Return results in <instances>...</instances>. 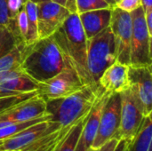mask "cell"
<instances>
[{
	"label": "cell",
	"instance_id": "obj_1",
	"mask_svg": "<svg viewBox=\"0 0 152 151\" xmlns=\"http://www.w3.org/2000/svg\"><path fill=\"white\" fill-rule=\"evenodd\" d=\"M20 52V68L37 83L53 77L67 66L52 36L26 45L21 43Z\"/></svg>",
	"mask_w": 152,
	"mask_h": 151
},
{
	"label": "cell",
	"instance_id": "obj_2",
	"mask_svg": "<svg viewBox=\"0 0 152 151\" xmlns=\"http://www.w3.org/2000/svg\"><path fill=\"white\" fill-rule=\"evenodd\" d=\"M52 36L59 46L66 64L77 73L85 85L95 87L87 69V39L78 13H70Z\"/></svg>",
	"mask_w": 152,
	"mask_h": 151
},
{
	"label": "cell",
	"instance_id": "obj_3",
	"mask_svg": "<svg viewBox=\"0 0 152 151\" xmlns=\"http://www.w3.org/2000/svg\"><path fill=\"white\" fill-rule=\"evenodd\" d=\"M104 92L101 86L95 88L85 85L69 96L45 101L46 112L52 115V120L57 122L60 126H72L90 112Z\"/></svg>",
	"mask_w": 152,
	"mask_h": 151
},
{
	"label": "cell",
	"instance_id": "obj_4",
	"mask_svg": "<svg viewBox=\"0 0 152 151\" xmlns=\"http://www.w3.org/2000/svg\"><path fill=\"white\" fill-rule=\"evenodd\" d=\"M116 61L115 41L110 27L87 40L86 65L94 86L99 87V78L105 69Z\"/></svg>",
	"mask_w": 152,
	"mask_h": 151
},
{
	"label": "cell",
	"instance_id": "obj_5",
	"mask_svg": "<svg viewBox=\"0 0 152 151\" xmlns=\"http://www.w3.org/2000/svg\"><path fill=\"white\" fill-rule=\"evenodd\" d=\"M132 16V37L130 44V66H151V40L142 6L130 12Z\"/></svg>",
	"mask_w": 152,
	"mask_h": 151
},
{
	"label": "cell",
	"instance_id": "obj_6",
	"mask_svg": "<svg viewBox=\"0 0 152 151\" xmlns=\"http://www.w3.org/2000/svg\"><path fill=\"white\" fill-rule=\"evenodd\" d=\"M85 85H86L83 83L77 73L67 65L53 77L38 83L37 91V94L47 101L69 96Z\"/></svg>",
	"mask_w": 152,
	"mask_h": 151
},
{
	"label": "cell",
	"instance_id": "obj_7",
	"mask_svg": "<svg viewBox=\"0 0 152 151\" xmlns=\"http://www.w3.org/2000/svg\"><path fill=\"white\" fill-rule=\"evenodd\" d=\"M120 93V125L118 139L133 142L141 127L144 117L142 107L131 88Z\"/></svg>",
	"mask_w": 152,
	"mask_h": 151
},
{
	"label": "cell",
	"instance_id": "obj_8",
	"mask_svg": "<svg viewBox=\"0 0 152 151\" xmlns=\"http://www.w3.org/2000/svg\"><path fill=\"white\" fill-rule=\"evenodd\" d=\"M131 13L116 6L112 8L110 28L113 34L117 61L130 65V44L132 37Z\"/></svg>",
	"mask_w": 152,
	"mask_h": 151
},
{
	"label": "cell",
	"instance_id": "obj_9",
	"mask_svg": "<svg viewBox=\"0 0 152 151\" xmlns=\"http://www.w3.org/2000/svg\"><path fill=\"white\" fill-rule=\"evenodd\" d=\"M120 93H111L103 107L100 118L98 133L92 146L93 150L99 149L102 145L111 139H118V131L120 125Z\"/></svg>",
	"mask_w": 152,
	"mask_h": 151
},
{
	"label": "cell",
	"instance_id": "obj_10",
	"mask_svg": "<svg viewBox=\"0 0 152 151\" xmlns=\"http://www.w3.org/2000/svg\"><path fill=\"white\" fill-rule=\"evenodd\" d=\"M37 5L38 39L53 36L70 14L68 9L52 0L37 3Z\"/></svg>",
	"mask_w": 152,
	"mask_h": 151
},
{
	"label": "cell",
	"instance_id": "obj_11",
	"mask_svg": "<svg viewBox=\"0 0 152 151\" xmlns=\"http://www.w3.org/2000/svg\"><path fill=\"white\" fill-rule=\"evenodd\" d=\"M46 102L38 94L0 113V127L29 121L46 114Z\"/></svg>",
	"mask_w": 152,
	"mask_h": 151
},
{
	"label": "cell",
	"instance_id": "obj_12",
	"mask_svg": "<svg viewBox=\"0 0 152 151\" xmlns=\"http://www.w3.org/2000/svg\"><path fill=\"white\" fill-rule=\"evenodd\" d=\"M128 79L130 88L138 98L144 117L152 112V73L151 66H128Z\"/></svg>",
	"mask_w": 152,
	"mask_h": 151
},
{
	"label": "cell",
	"instance_id": "obj_13",
	"mask_svg": "<svg viewBox=\"0 0 152 151\" xmlns=\"http://www.w3.org/2000/svg\"><path fill=\"white\" fill-rule=\"evenodd\" d=\"M59 124L52 119L34 124L7 140L2 142V151H24L37 142L42 135Z\"/></svg>",
	"mask_w": 152,
	"mask_h": 151
},
{
	"label": "cell",
	"instance_id": "obj_14",
	"mask_svg": "<svg viewBox=\"0 0 152 151\" xmlns=\"http://www.w3.org/2000/svg\"><path fill=\"white\" fill-rule=\"evenodd\" d=\"M37 85L38 83L20 66L0 77V98L34 92L37 90Z\"/></svg>",
	"mask_w": 152,
	"mask_h": 151
},
{
	"label": "cell",
	"instance_id": "obj_15",
	"mask_svg": "<svg viewBox=\"0 0 152 151\" xmlns=\"http://www.w3.org/2000/svg\"><path fill=\"white\" fill-rule=\"evenodd\" d=\"M110 94L111 93L108 92H104L95 101L94 105L88 114L87 119L83 127L76 151H90L92 149L93 143L98 133L100 118L103 107Z\"/></svg>",
	"mask_w": 152,
	"mask_h": 151
},
{
	"label": "cell",
	"instance_id": "obj_16",
	"mask_svg": "<svg viewBox=\"0 0 152 151\" xmlns=\"http://www.w3.org/2000/svg\"><path fill=\"white\" fill-rule=\"evenodd\" d=\"M98 85L110 93H121L130 88L128 79V66L118 61L110 65L102 73Z\"/></svg>",
	"mask_w": 152,
	"mask_h": 151
},
{
	"label": "cell",
	"instance_id": "obj_17",
	"mask_svg": "<svg viewBox=\"0 0 152 151\" xmlns=\"http://www.w3.org/2000/svg\"><path fill=\"white\" fill-rule=\"evenodd\" d=\"M112 8L99 9L79 13V20L86 39H90L110 27Z\"/></svg>",
	"mask_w": 152,
	"mask_h": 151
},
{
	"label": "cell",
	"instance_id": "obj_18",
	"mask_svg": "<svg viewBox=\"0 0 152 151\" xmlns=\"http://www.w3.org/2000/svg\"><path fill=\"white\" fill-rule=\"evenodd\" d=\"M74 125L61 127L58 125L53 127L24 151H57Z\"/></svg>",
	"mask_w": 152,
	"mask_h": 151
},
{
	"label": "cell",
	"instance_id": "obj_19",
	"mask_svg": "<svg viewBox=\"0 0 152 151\" xmlns=\"http://www.w3.org/2000/svg\"><path fill=\"white\" fill-rule=\"evenodd\" d=\"M152 121L151 115L143 117L141 127L131 142L128 151H149L152 148Z\"/></svg>",
	"mask_w": 152,
	"mask_h": 151
},
{
	"label": "cell",
	"instance_id": "obj_20",
	"mask_svg": "<svg viewBox=\"0 0 152 151\" xmlns=\"http://www.w3.org/2000/svg\"><path fill=\"white\" fill-rule=\"evenodd\" d=\"M24 8L28 17V34L23 44H29L38 40L37 29V3L26 0L24 2Z\"/></svg>",
	"mask_w": 152,
	"mask_h": 151
},
{
	"label": "cell",
	"instance_id": "obj_21",
	"mask_svg": "<svg viewBox=\"0 0 152 151\" xmlns=\"http://www.w3.org/2000/svg\"><path fill=\"white\" fill-rule=\"evenodd\" d=\"M48 119H52V115L50 113H46L44 116L29 120V121H26V122H21V123H16V124H12V125H4L3 127H0V141H4L9 139L10 137L13 136L14 134L18 133L19 132L22 131L23 129L37 124L38 122L44 121V120H48Z\"/></svg>",
	"mask_w": 152,
	"mask_h": 151
},
{
	"label": "cell",
	"instance_id": "obj_22",
	"mask_svg": "<svg viewBox=\"0 0 152 151\" xmlns=\"http://www.w3.org/2000/svg\"><path fill=\"white\" fill-rule=\"evenodd\" d=\"M88 114L86 117H84L82 119H80L77 123H76V125L72 127V129L69 133L68 136L62 142V143L61 144V146L59 147V149L57 150V151L77 150V144H78V141H79V138H80V135H81L83 127L85 125V123H86V121L87 119Z\"/></svg>",
	"mask_w": 152,
	"mask_h": 151
},
{
	"label": "cell",
	"instance_id": "obj_23",
	"mask_svg": "<svg viewBox=\"0 0 152 151\" xmlns=\"http://www.w3.org/2000/svg\"><path fill=\"white\" fill-rule=\"evenodd\" d=\"M21 42L5 27L0 25V57L8 53Z\"/></svg>",
	"mask_w": 152,
	"mask_h": 151
},
{
	"label": "cell",
	"instance_id": "obj_24",
	"mask_svg": "<svg viewBox=\"0 0 152 151\" xmlns=\"http://www.w3.org/2000/svg\"><path fill=\"white\" fill-rule=\"evenodd\" d=\"M37 94V91L21 93L18 95H12V96H6V97H1L0 98V113L7 110L8 109L24 101H27L35 95Z\"/></svg>",
	"mask_w": 152,
	"mask_h": 151
},
{
	"label": "cell",
	"instance_id": "obj_25",
	"mask_svg": "<svg viewBox=\"0 0 152 151\" xmlns=\"http://www.w3.org/2000/svg\"><path fill=\"white\" fill-rule=\"evenodd\" d=\"M76 4L78 14L88 11L113 8L106 0H76Z\"/></svg>",
	"mask_w": 152,
	"mask_h": 151
},
{
	"label": "cell",
	"instance_id": "obj_26",
	"mask_svg": "<svg viewBox=\"0 0 152 151\" xmlns=\"http://www.w3.org/2000/svg\"><path fill=\"white\" fill-rule=\"evenodd\" d=\"M9 0H0V25L7 28L10 30L11 18L8 9Z\"/></svg>",
	"mask_w": 152,
	"mask_h": 151
},
{
	"label": "cell",
	"instance_id": "obj_27",
	"mask_svg": "<svg viewBox=\"0 0 152 151\" xmlns=\"http://www.w3.org/2000/svg\"><path fill=\"white\" fill-rule=\"evenodd\" d=\"M115 6L123 11L131 12L138 7L142 6V2L141 0H119L115 4Z\"/></svg>",
	"mask_w": 152,
	"mask_h": 151
},
{
	"label": "cell",
	"instance_id": "obj_28",
	"mask_svg": "<svg viewBox=\"0 0 152 151\" xmlns=\"http://www.w3.org/2000/svg\"><path fill=\"white\" fill-rule=\"evenodd\" d=\"M119 141L120 140H118L117 138L111 139L109 142H105L103 145H102L99 149H95V150L91 149V151H114L118 143L119 142Z\"/></svg>",
	"mask_w": 152,
	"mask_h": 151
},
{
	"label": "cell",
	"instance_id": "obj_29",
	"mask_svg": "<svg viewBox=\"0 0 152 151\" xmlns=\"http://www.w3.org/2000/svg\"><path fill=\"white\" fill-rule=\"evenodd\" d=\"M52 1L58 3L61 5L64 6L66 9L69 11L70 13H77L76 0H52Z\"/></svg>",
	"mask_w": 152,
	"mask_h": 151
},
{
	"label": "cell",
	"instance_id": "obj_30",
	"mask_svg": "<svg viewBox=\"0 0 152 151\" xmlns=\"http://www.w3.org/2000/svg\"><path fill=\"white\" fill-rule=\"evenodd\" d=\"M130 145H131V142L120 140L114 151H128Z\"/></svg>",
	"mask_w": 152,
	"mask_h": 151
},
{
	"label": "cell",
	"instance_id": "obj_31",
	"mask_svg": "<svg viewBox=\"0 0 152 151\" xmlns=\"http://www.w3.org/2000/svg\"><path fill=\"white\" fill-rule=\"evenodd\" d=\"M142 2V7L143 8V11H147L152 9V0H141Z\"/></svg>",
	"mask_w": 152,
	"mask_h": 151
},
{
	"label": "cell",
	"instance_id": "obj_32",
	"mask_svg": "<svg viewBox=\"0 0 152 151\" xmlns=\"http://www.w3.org/2000/svg\"><path fill=\"white\" fill-rule=\"evenodd\" d=\"M109 4H110L113 7L115 6V2H114V0H106Z\"/></svg>",
	"mask_w": 152,
	"mask_h": 151
},
{
	"label": "cell",
	"instance_id": "obj_33",
	"mask_svg": "<svg viewBox=\"0 0 152 151\" xmlns=\"http://www.w3.org/2000/svg\"><path fill=\"white\" fill-rule=\"evenodd\" d=\"M24 1H26V0H24ZM30 1H33V2H35V3H39V2L45 1V0H30Z\"/></svg>",
	"mask_w": 152,
	"mask_h": 151
},
{
	"label": "cell",
	"instance_id": "obj_34",
	"mask_svg": "<svg viewBox=\"0 0 152 151\" xmlns=\"http://www.w3.org/2000/svg\"><path fill=\"white\" fill-rule=\"evenodd\" d=\"M1 144H2V141H0V151H2V149H1Z\"/></svg>",
	"mask_w": 152,
	"mask_h": 151
},
{
	"label": "cell",
	"instance_id": "obj_35",
	"mask_svg": "<svg viewBox=\"0 0 152 151\" xmlns=\"http://www.w3.org/2000/svg\"><path fill=\"white\" fill-rule=\"evenodd\" d=\"M118 1H119V0H114V2H115V4H116V3H118Z\"/></svg>",
	"mask_w": 152,
	"mask_h": 151
},
{
	"label": "cell",
	"instance_id": "obj_36",
	"mask_svg": "<svg viewBox=\"0 0 152 151\" xmlns=\"http://www.w3.org/2000/svg\"><path fill=\"white\" fill-rule=\"evenodd\" d=\"M149 151H152V148H151V150H149Z\"/></svg>",
	"mask_w": 152,
	"mask_h": 151
},
{
	"label": "cell",
	"instance_id": "obj_37",
	"mask_svg": "<svg viewBox=\"0 0 152 151\" xmlns=\"http://www.w3.org/2000/svg\"><path fill=\"white\" fill-rule=\"evenodd\" d=\"M90 151H91V150H90Z\"/></svg>",
	"mask_w": 152,
	"mask_h": 151
}]
</instances>
